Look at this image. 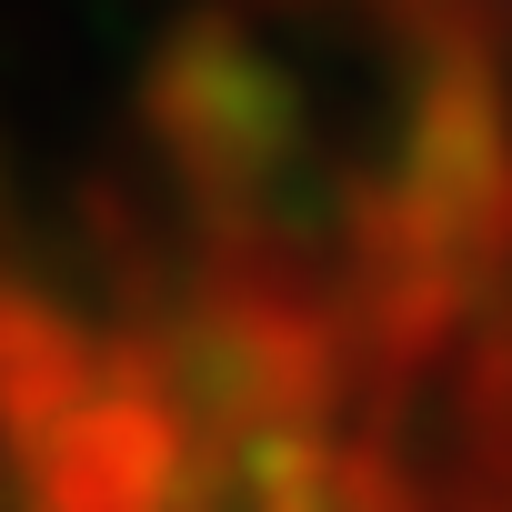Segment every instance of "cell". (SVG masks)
<instances>
[{
    "label": "cell",
    "mask_w": 512,
    "mask_h": 512,
    "mask_svg": "<svg viewBox=\"0 0 512 512\" xmlns=\"http://www.w3.org/2000/svg\"><path fill=\"white\" fill-rule=\"evenodd\" d=\"M131 362L191 442L332 422L342 382H352V342L332 322V292H312L292 272H241V262H221L201 292H181L131 342Z\"/></svg>",
    "instance_id": "7a4b0ae2"
},
{
    "label": "cell",
    "mask_w": 512,
    "mask_h": 512,
    "mask_svg": "<svg viewBox=\"0 0 512 512\" xmlns=\"http://www.w3.org/2000/svg\"><path fill=\"white\" fill-rule=\"evenodd\" d=\"M141 131L221 241H272L312 181V101L241 11H181L141 61Z\"/></svg>",
    "instance_id": "6da1fadb"
},
{
    "label": "cell",
    "mask_w": 512,
    "mask_h": 512,
    "mask_svg": "<svg viewBox=\"0 0 512 512\" xmlns=\"http://www.w3.org/2000/svg\"><path fill=\"white\" fill-rule=\"evenodd\" d=\"M21 472H31L41 512H181V492H191V432L141 382L131 342H101L81 402L21 452Z\"/></svg>",
    "instance_id": "3957f363"
}]
</instances>
